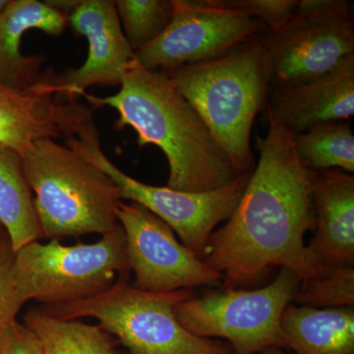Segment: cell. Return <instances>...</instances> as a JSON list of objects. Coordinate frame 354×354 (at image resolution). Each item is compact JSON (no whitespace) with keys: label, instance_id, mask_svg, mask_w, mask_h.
<instances>
[{"label":"cell","instance_id":"6da1fadb","mask_svg":"<svg viewBox=\"0 0 354 354\" xmlns=\"http://www.w3.org/2000/svg\"><path fill=\"white\" fill-rule=\"evenodd\" d=\"M268 125L267 134L256 139L259 160L241 201L211 235L202 258L228 288L252 283L274 266L301 281L325 271L304 244L316 223L312 171L298 156L295 136L269 111Z\"/></svg>","mask_w":354,"mask_h":354},{"label":"cell","instance_id":"7a4b0ae2","mask_svg":"<svg viewBox=\"0 0 354 354\" xmlns=\"http://www.w3.org/2000/svg\"><path fill=\"white\" fill-rule=\"evenodd\" d=\"M83 95L95 108L116 109L120 113L116 125L132 127L138 135L139 147L153 144L162 151L169 167L167 187L209 192L241 176L196 109L162 72L132 62L120 92L104 97Z\"/></svg>","mask_w":354,"mask_h":354},{"label":"cell","instance_id":"3957f363","mask_svg":"<svg viewBox=\"0 0 354 354\" xmlns=\"http://www.w3.org/2000/svg\"><path fill=\"white\" fill-rule=\"evenodd\" d=\"M160 72L196 109L237 171H252L251 132L271 87L262 39L255 37L209 62Z\"/></svg>","mask_w":354,"mask_h":354},{"label":"cell","instance_id":"277c9868","mask_svg":"<svg viewBox=\"0 0 354 354\" xmlns=\"http://www.w3.org/2000/svg\"><path fill=\"white\" fill-rule=\"evenodd\" d=\"M21 158L43 239L104 235L118 225V187L94 162L50 138L35 142Z\"/></svg>","mask_w":354,"mask_h":354},{"label":"cell","instance_id":"5b68a950","mask_svg":"<svg viewBox=\"0 0 354 354\" xmlns=\"http://www.w3.org/2000/svg\"><path fill=\"white\" fill-rule=\"evenodd\" d=\"M129 276L120 274L97 297L43 308L64 320L97 319L132 354H234L223 342L190 334L177 321L174 308L192 297L190 290L151 292L130 285Z\"/></svg>","mask_w":354,"mask_h":354},{"label":"cell","instance_id":"8992f818","mask_svg":"<svg viewBox=\"0 0 354 354\" xmlns=\"http://www.w3.org/2000/svg\"><path fill=\"white\" fill-rule=\"evenodd\" d=\"M127 237L118 223L93 244L62 245L32 241L16 251L14 279L27 304H71L109 290L120 274H130Z\"/></svg>","mask_w":354,"mask_h":354},{"label":"cell","instance_id":"52a82bcc","mask_svg":"<svg viewBox=\"0 0 354 354\" xmlns=\"http://www.w3.org/2000/svg\"><path fill=\"white\" fill-rule=\"evenodd\" d=\"M301 279L281 268L270 285L259 290L227 288L176 305L174 314L184 329L196 337H223L234 354H260L286 348L281 320L292 304Z\"/></svg>","mask_w":354,"mask_h":354},{"label":"cell","instance_id":"ba28073f","mask_svg":"<svg viewBox=\"0 0 354 354\" xmlns=\"http://www.w3.org/2000/svg\"><path fill=\"white\" fill-rule=\"evenodd\" d=\"M65 144L94 162L115 183L121 200L137 202L152 212L176 232L181 243L202 259L209 237L221 221H227L241 201L251 172L209 192L191 193L140 183L121 171L101 149L94 120L88 121Z\"/></svg>","mask_w":354,"mask_h":354},{"label":"cell","instance_id":"9c48e42d","mask_svg":"<svg viewBox=\"0 0 354 354\" xmlns=\"http://www.w3.org/2000/svg\"><path fill=\"white\" fill-rule=\"evenodd\" d=\"M271 87L320 78L354 57L353 4L346 0H297L292 17L262 39Z\"/></svg>","mask_w":354,"mask_h":354},{"label":"cell","instance_id":"30bf717a","mask_svg":"<svg viewBox=\"0 0 354 354\" xmlns=\"http://www.w3.org/2000/svg\"><path fill=\"white\" fill-rule=\"evenodd\" d=\"M171 23L134 53V64L160 71L202 64L225 55L267 29L232 0H172Z\"/></svg>","mask_w":354,"mask_h":354},{"label":"cell","instance_id":"8fae6325","mask_svg":"<svg viewBox=\"0 0 354 354\" xmlns=\"http://www.w3.org/2000/svg\"><path fill=\"white\" fill-rule=\"evenodd\" d=\"M118 220L127 237L135 288L165 293L199 286H220V272L177 241L171 227L139 203L121 201Z\"/></svg>","mask_w":354,"mask_h":354},{"label":"cell","instance_id":"7c38bea8","mask_svg":"<svg viewBox=\"0 0 354 354\" xmlns=\"http://www.w3.org/2000/svg\"><path fill=\"white\" fill-rule=\"evenodd\" d=\"M76 34L87 39L88 53L85 64L77 69L55 74L53 69L41 73L32 88L37 94L60 95L73 102L77 95L95 85L118 86L134 60V51L121 28L115 1L82 0L68 15Z\"/></svg>","mask_w":354,"mask_h":354},{"label":"cell","instance_id":"4fadbf2b","mask_svg":"<svg viewBox=\"0 0 354 354\" xmlns=\"http://www.w3.org/2000/svg\"><path fill=\"white\" fill-rule=\"evenodd\" d=\"M93 120L78 102L60 104L50 95L18 92L0 82V143L22 156L38 140L68 138Z\"/></svg>","mask_w":354,"mask_h":354},{"label":"cell","instance_id":"5bb4252c","mask_svg":"<svg viewBox=\"0 0 354 354\" xmlns=\"http://www.w3.org/2000/svg\"><path fill=\"white\" fill-rule=\"evenodd\" d=\"M268 111L293 135L354 114V57L310 82L270 91Z\"/></svg>","mask_w":354,"mask_h":354},{"label":"cell","instance_id":"9a60e30c","mask_svg":"<svg viewBox=\"0 0 354 354\" xmlns=\"http://www.w3.org/2000/svg\"><path fill=\"white\" fill-rule=\"evenodd\" d=\"M315 235L307 245L323 268L354 267V176L312 171Z\"/></svg>","mask_w":354,"mask_h":354},{"label":"cell","instance_id":"2e32d148","mask_svg":"<svg viewBox=\"0 0 354 354\" xmlns=\"http://www.w3.org/2000/svg\"><path fill=\"white\" fill-rule=\"evenodd\" d=\"M68 17L38 0H8L0 14V82L18 92H30L39 83L46 62L43 55L26 57L21 39L26 32L41 30L59 36Z\"/></svg>","mask_w":354,"mask_h":354},{"label":"cell","instance_id":"e0dca14e","mask_svg":"<svg viewBox=\"0 0 354 354\" xmlns=\"http://www.w3.org/2000/svg\"><path fill=\"white\" fill-rule=\"evenodd\" d=\"M286 348L297 354H354V307L319 309L290 304L281 320Z\"/></svg>","mask_w":354,"mask_h":354},{"label":"cell","instance_id":"ac0fdd59","mask_svg":"<svg viewBox=\"0 0 354 354\" xmlns=\"http://www.w3.org/2000/svg\"><path fill=\"white\" fill-rule=\"evenodd\" d=\"M0 223L14 252L41 239L34 197L23 172L22 158L0 143Z\"/></svg>","mask_w":354,"mask_h":354},{"label":"cell","instance_id":"d6986e66","mask_svg":"<svg viewBox=\"0 0 354 354\" xmlns=\"http://www.w3.org/2000/svg\"><path fill=\"white\" fill-rule=\"evenodd\" d=\"M23 324L38 335L46 354H132L120 351V342L99 325L57 318L43 307H30Z\"/></svg>","mask_w":354,"mask_h":354},{"label":"cell","instance_id":"ffe728a7","mask_svg":"<svg viewBox=\"0 0 354 354\" xmlns=\"http://www.w3.org/2000/svg\"><path fill=\"white\" fill-rule=\"evenodd\" d=\"M295 144L298 156L310 171H354V135L348 120L310 128L295 136Z\"/></svg>","mask_w":354,"mask_h":354},{"label":"cell","instance_id":"44dd1931","mask_svg":"<svg viewBox=\"0 0 354 354\" xmlns=\"http://www.w3.org/2000/svg\"><path fill=\"white\" fill-rule=\"evenodd\" d=\"M115 6L125 38L134 53L158 38L174 13L172 0H118Z\"/></svg>","mask_w":354,"mask_h":354},{"label":"cell","instance_id":"7402d4cb","mask_svg":"<svg viewBox=\"0 0 354 354\" xmlns=\"http://www.w3.org/2000/svg\"><path fill=\"white\" fill-rule=\"evenodd\" d=\"M293 301L319 309L354 307V267L325 268L321 276L301 281Z\"/></svg>","mask_w":354,"mask_h":354},{"label":"cell","instance_id":"603a6c76","mask_svg":"<svg viewBox=\"0 0 354 354\" xmlns=\"http://www.w3.org/2000/svg\"><path fill=\"white\" fill-rule=\"evenodd\" d=\"M15 252L9 236L0 241V330L15 322L26 304L14 279Z\"/></svg>","mask_w":354,"mask_h":354},{"label":"cell","instance_id":"cb8c5ba5","mask_svg":"<svg viewBox=\"0 0 354 354\" xmlns=\"http://www.w3.org/2000/svg\"><path fill=\"white\" fill-rule=\"evenodd\" d=\"M232 3L243 9L249 15L259 20L267 32L281 31L290 22L297 0H232Z\"/></svg>","mask_w":354,"mask_h":354},{"label":"cell","instance_id":"d4e9b609","mask_svg":"<svg viewBox=\"0 0 354 354\" xmlns=\"http://www.w3.org/2000/svg\"><path fill=\"white\" fill-rule=\"evenodd\" d=\"M0 354H46L43 344L23 323H11L0 330Z\"/></svg>","mask_w":354,"mask_h":354},{"label":"cell","instance_id":"484cf974","mask_svg":"<svg viewBox=\"0 0 354 354\" xmlns=\"http://www.w3.org/2000/svg\"><path fill=\"white\" fill-rule=\"evenodd\" d=\"M82 0H46L44 3L48 4L51 8L64 14L68 17L70 13L76 8Z\"/></svg>","mask_w":354,"mask_h":354},{"label":"cell","instance_id":"4316f807","mask_svg":"<svg viewBox=\"0 0 354 354\" xmlns=\"http://www.w3.org/2000/svg\"><path fill=\"white\" fill-rule=\"evenodd\" d=\"M260 354H288L286 353L285 351H281V348H272L267 349V351H263L262 353Z\"/></svg>","mask_w":354,"mask_h":354},{"label":"cell","instance_id":"83f0119b","mask_svg":"<svg viewBox=\"0 0 354 354\" xmlns=\"http://www.w3.org/2000/svg\"><path fill=\"white\" fill-rule=\"evenodd\" d=\"M7 236H8V234H7L6 228L0 223V241H2V239H6Z\"/></svg>","mask_w":354,"mask_h":354},{"label":"cell","instance_id":"f1b7e54d","mask_svg":"<svg viewBox=\"0 0 354 354\" xmlns=\"http://www.w3.org/2000/svg\"><path fill=\"white\" fill-rule=\"evenodd\" d=\"M8 0H0V14L6 9Z\"/></svg>","mask_w":354,"mask_h":354}]
</instances>
